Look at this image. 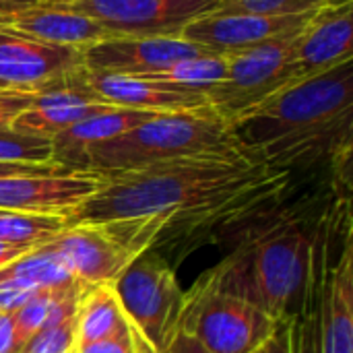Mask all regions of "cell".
I'll return each mask as SVG.
<instances>
[{
    "label": "cell",
    "instance_id": "6da1fadb",
    "mask_svg": "<svg viewBox=\"0 0 353 353\" xmlns=\"http://www.w3.org/2000/svg\"><path fill=\"white\" fill-rule=\"evenodd\" d=\"M347 205V199H335L321 207L314 194L290 205L283 199L234 232L232 252L207 275L281 325L300 310Z\"/></svg>",
    "mask_w": 353,
    "mask_h": 353
},
{
    "label": "cell",
    "instance_id": "7a4b0ae2",
    "mask_svg": "<svg viewBox=\"0 0 353 353\" xmlns=\"http://www.w3.org/2000/svg\"><path fill=\"white\" fill-rule=\"evenodd\" d=\"M232 128L254 163L290 174L329 163L333 188L350 192L353 60L283 87Z\"/></svg>",
    "mask_w": 353,
    "mask_h": 353
},
{
    "label": "cell",
    "instance_id": "3957f363",
    "mask_svg": "<svg viewBox=\"0 0 353 353\" xmlns=\"http://www.w3.org/2000/svg\"><path fill=\"white\" fill-rule=\"evenodd\" d=\"M267 168L244 155H209L126 172H97L101 186L64 215V221L66 225H83L159 213L178 215L252 180Z\"/></svg>",
    "mask_w": 353,
    "mask_h": 353
},
{
    "label": "cell",
    "instance_id": "277c9868",
    "mask_svg": "<svg viewBox=\"0 0 353 353\" xmlns=\"http://www.w3.org/2000/svg\"><path fill=\"white\" fill-rule=\"evenodd\" d=\"M209 155L248 157L232 124L211 105H205L155 114L132 130L93 147L87 155V172H126L161 161Z\"/></svg>",
    "mask_w": 353,
    "mask_h": 353
},
{
    "label": "cell",
    "instance_id": "5b68a950",
    "mask_svg": "<svg viewBox=\"0 0 353 353\" xmlns=\"http://www.w3.org/2000/svg\"><path fill=\"white\" fill-rule=\"evenodd\" d=\"M279 323L246 298L217 285L203 273L184 292L178 331L194 337L209 353H256L277 333Z\"/></svg>",
    "mask_w": 353,
    "mask_h": 353
},
{
    "label": "cell",
    "instance_id": "8992f818",
    "mask_svg": "<svg viewBox=\"0 0 353 353\" xmlns=\"http://www.w3.org/2000/svg\"><path fill=\"white\" fill-rule=\"evenodd\" d=\"M302 27L228 56V74L221 83L205 91L207 103L223 120L234 124L283 87L302 81L296 66Z\"/></svg>",
    "mask_w": 353,
    "mask_h": 353
},
{
    "label": "cell",
    "instance_id": "52a82bcc",
    "mask_svg": "<svg viewBox=\"0 0 353 353\" xmlns=\"http://www.w3.org/2000/svg\"><path fill=\"white\" fill-rule=\"evenodd\" d=\"M112 288L130 325L155 352H165L184 308V290L174 265L157 250H147L114 279Z\"/></svg>",
    "mask_w": 353,
    "mask_h": 353
},
{
    "label": "cell",
    "instance_id": "ba28073f",
    "mask_svg": "<svg viewBox=\"0 0 353 353\" xmlns=\"http://www.w3.org/2000/svg\"><path fill=\"white\" fill-rule=\"evenodd\" d=\"M219 0H60L112 35L182 37L186 25L213 12Z\"/></svg>",
    "mask_w": 353,
    "mask_h": 353
},
{
    "label": "cell",
    "instance_id": "9c48e42d",
    "mask_svg": "<svg viewBox=\"0 0 353 353\" xmlns=\"http://www.w3.org/2000/svg\"><path fill=\"white\" fill-rule=\"evenodd\" d=\"M83 68V50L46 43L0 25V91L39 93L68 83Z\"/></svg>",
    "mask_w": 353,
    "mask_h": 353
},
{
    "label": "cell",
    "instance_id": "30bf717a",
    "mask_svg": "<svg viewBox=\"0 0 353 353\" xmlns=\"http://www.w3.org/2000/svg\"><path fill=\"white\" fill-rule=\"evenodd\" d=\"M101 186L97 172L58 170L0 178V211L31 215H68Z\"/></svg>",
    "mask_w": 353,
    "mask_h": 353
},
{
    "label": "cell",
    "instance_id": "8fae6325",
    "mask_svg": "<svg viewBox=\"0 0 353 353\" xmlns=\"http://www.w3.org/2000/svg\"><path fill=\"white\" fill-rule=\"evenodd\" d=\"M209 54L184 37H130L112 35L83 48V66L89 72L149 74L178 60Z\"/></svg>",
    "mask_w": 353,
    "mask_h": 353
},
{
    "label": "cell",
    "instance_id": "7c38bea8",
    "mask_svg": "<svg viewBox=\"0 0 353 353\" xmlns=\"http://www.w3.org/2000/svg\"><path fill=\"white\" fill-rule=\"evenodd\" d=\"M321 8V6H319ZM314 10L300 14H244V12H207L194 19L182 31V37L201 46L209 54L234 56L267 39L300 29Z\"/></svg>",
    "mask_w": 353,
    "mask_h": 353
},
{
    "label": "cell",
    "instance_id": "4fadbf2b",
    "mask_svg": "<svg viewBox=\"0 0 353 353\" xmlns=\"http://www.w3.org/2000/svg\"><path fill=\"white\" fill-rule=\"evenodd\" d=\"M43 244L64 259L77 281L89 288L114 283V279L137 259L112 236L105 223L68 225Z\"/></svg>",
    "mask_w": 353,
    "mask_h": 353
},
{
    "label": "cell",
    "instance_id": "5bb4252c",
    "mask_svg": "<svg viewBox=\"0 0 353 353\" xmlns=\"http://www.w3.org/2000/svg\"><path fill=\"white\" fill-rule=\"evenodd\" d=\"M352 0H329L316 8L300 31L296 66L300 79L321 74L353 60Z\"/></svg>",
    "mask_w": 353,
    "mask_h": 353
},
{
    "label": "cell",
    "instance_id": "9a60e30c",
    "mask_svg": "<svg viewBox=\"0 0 353 353\" xmlns=\"http://www.w3.org/2000/svg\"><path fill=\"white\" fill-rule=\"evenodd\" d=\"M83 83L99 101L116 108L170 114V112H186V110H199L209 105L203 91L170 87L134 74L83 70Z\"/></svg>",
    "mask_w": 353,
    "mask_h": 353
},
{
    "label": "cell",
    "instance_id": "2e32d148",
    "mask_svg": "<svg viewBox=\"0 0 353 353\" xmlns=\"http://www.w3.org/2000/svg\"><path fill=\"white\" fill-rule=\"evenodd\" d=\"M85 70V68H83ZM83 70L64 85L35 93L29 110H25L10 126L14 132L54 139L66 128L114 110L116 105L99 101L83 83Z\"/></svg>",
    "mask_w": 353,
    "mask_h": 353
},
{
    "label": "cell",
    "instance_id": "e0dca14e",
    "mask_svg": "<svg viewBox=\"0 0 353 353\" xmlns=\"http://www.w3.org/2000/svg\"><path fill=\"white\" fill-rule=\"evenodd\" d=\"M335 263L329 261L321 292L319 353H353V244L343 236Z\"/></svg>",
    "mask_w": 353,
    "mask_h": 353
},
{
    "label": "cell",
    "instance_id": "ac0fdd59",
    "mask_svg": "<svg viewBox=\"0 0 353 353\" xmlns=\"http://www.w3.org/2000/svg\"><path fill=\"white\" fill-rule=\"evenodd\" d=\"M2 25L12 27L39 41L68 48H87L110 37V33L91 17L60 4V0H41L10 14Z\"/></svg>",
    "mask_w": 353,
    "mask_h": 353
},
{
    "label": "cell",
    "instance_id": "d6986e66",
    "mask_svg": "<svg viewBox=\"0 0 353 353\" xmlns=\"http://www.w3.org/2000/svg\"><path fill=\"white\" fill-rule=\"evenodd\" d=\"M153 116L155 112L128 108H114L91 116L52 139V161L70 172H87V155L93 147L132 130Z\"/></svg>",
    "mask_w": 353,
    "mask_h": 353
},
{
    "label": "cell",
    "instance_id": "ffe728a7",
    "mask_svg": "<svg viewBox=\"0 0 353 353\" xmlns=\"http://www.w3.org/2000/svg\"><path fill=\"white\" fill-rule=\"evenodd\" d=\"M130 329L122 304L112 288V283L93 285L81 300L77 312V345H87L103 341L122 331Z\"/></svg>",
    "mask_w": 353,
    "mask_h": 353
},
{
    "label": "cell",
    "instance_id": "44dd1931",
    "mask_svg": "<svg viewBox=\"0 0 353 353\" xmlns=\"http://www.w3.org/2000/svg\"><path fill=\"white\" fill-rule=\"evenodd\" d=\"M0 279H21L37 285L39 290H60L81 283L74 279L64 259L48 244H41L21 259L4 265L0 269Z\"/></svg>",
    "mask_w": 353,
    "mask_h": 353
},
{
    "label": "cell",
    "instance_id": "7402d4cb",
    "mask_svg": "<svg viewBox=\"0 0 353 353\" xmlns=\"http://www.w3.org/2000/svg\"><path fill=\"white\" fill-rule=\"evenodd\" d=\"M228 74V56L219 54H201L194 58H184L178 60L161 70L141 74L143 79L170 85V87H180V89H190V91H209L217 83H221Z\"/></svg>",
    "mask_w": 353,
    "mask_h": 353
},
{
    "label": "cell",
    "instance_id": "603a6c76",
    "mask_svg": "<svg viewBox=\"0 0 353 353\" xmlns=\"http://www.w3.org/2000/svg\"><path fill=\"white\" fill-rule=\"evenodd\" d=\"M66 221L60 215H31L0 211V242L37 248L43 242L66 230Z\"/></svg>",
    "mask_w": 353,
    "mask_h": 353
},
{
    "label": "cell",
    "instance_id": "cb8c5ba5",
    "mask_svg": "<svg viewBox=\"0 0 353 353\" xmlns=\"http://www.w3.org/2000/svg\"><path fill=\"white\" fill-rule=\"evenodd\" d=\"M0 163H54L52 141L10 128L0 130Z\"/></svg>",
    "mask_w": 353,
    "mask_h": 353
},
{
    "label": "cell",
    "instance_id": "d4e9b609",
    "mask_svg": "<svg viewBox=\"0 0 353 353\" xmlns=\"http://www.w3.org/2000/svg\"><path fill=\"white\" fill-rule=\"evenodd\" d=\"M329 0H219L217 12H244V14H300L316 10Z\"/></svg>",
    "mask_w": 353,
    "mask_h": 353
},
{
    "label": "cell",
    "instance_id": "484cf974",
    "mask_svg": "<svg viewBox=\"0 0 353 353\" xmlns=\"http://www.w3.org/2000/svg\"><path fill=\"white\" fill-rule=\"evenodd\" d=\"M77 343V314L41 329L23 353H72Z\"/></svg>",
    "mask_w": 353,
    "mask_h": 353
},
{
    "label": "cell",
    "instance_id": "4316f807",
    "mask_svg": "<svg viewBox=\"0 0 353 353\" xmlns=\"http://www.w3.org/2000/svg\"><path fill=\"white\" fill-rule=\"evenodd\" d=\"M72 353H157L147 339L130 325L128 331H122L114 337H108L103 341L77 345Z\"/></svg>",
    "mask_w": 353,
    "mask_h": 353
},
{
    "label": "cell",
    "instance_id": "83f0119b",
    "mask_svg": "<svg viewBox=\"0 0 353 353\" xmlns=\"http://www.w3.org/2000/svg\"><path fill=\"white\" fill-rule=\"evenodd\" d=\"M41 290L21 279H0V312H17Z\"/></svg>",
    "mask_w": 353,
    "mask_h": 353
},
{
    "label": "cell",
    "instance_id": "f1b7e54d",
    "mask_svg": "<svg viewBox=\"0 0 353 353\" xmlns=\"http://www.w3.org/2000/svg\"><path fill=\"white\" fill-rule=\"evenodd\" d=\"M35 99V93H27V91H12V89H4L0 91V130H8L12 126V122L31 108Z\"/></svg>",
    "mask_w": 353,
    "mask_h": 353
},
{
    "label": "cell",
    "instance_id": "f546056e",
    "mask_svg": "<svg viewBox=\"0 0 353 353\" xmlns=\"http://www.w3.org/2000/svg\"><path fill=\"white\" fill-rule=\"evenodd\" d=\"M64 170L56 163H0V178L6 176H27V174H52Z\"/></svg>",
    "mask_w": 353,
    "mask_h": 353
},
{
    "label": "cell",
    "instance_id": "4dcf8cb0",
    "mask_svg": "<svg viewBox=\"0 0 353 353\" xmlns=\"http://www.w3.org/2000/svg\"><path fill=\"white\" fill-rule=\"evenodd\" d=\"M263 353H296L294 350V337H292V327L290 321L281 323L277 333L271 337V341L263 347Z\"/></svg>",
    "mask_w": 353,
    "mask_h": 353
},
{
    "label": "cell",
    "instance_id": "1f68e13d",
    "mask_svg": "<svg viewBox=\"0 0 353 353\" xmlns=\"http://www.w3.org/2000/svg\"><path fill=\"white\" fill-rule=\"evenodd\" d=\"M0 353H19L14 339V321L10 312H0Z\"/></svg>",
    "mask_w": 353,
    "mask_h": 353
},
{
    "label": "cell",
    "instance_id": "d6a6232c",
    "mask_svg": "<svg viewBox=\"0 0 353 353\" xmlns=\"http://www.w3.org/2000/svg\"><path fill=\"white\" fill-rule=\"evenodd\" d=\"M163 353H209L194 337H190L184 331H176L174 339L170 341V345L165 347Z\"/></svg>",
    "mask_w": 353,
    "mask_h": 353
},
{
    "label": "cell",
    "instance_id": "836d02e7",
    "mask_svg": "<svg viewBox=\"0 0 353 353\" xmlns=\"http://www.w3.org/2000/svg\"><path fill=\"white\" fill-rule=\"evenodd\" d=\"M29 250L33 248H27V246H14V244H6V242H0V269L17 259H21L23 254H27Z\"/></svg>",
    "mask_w": 353,
    "mask_h": 353
},
{
    "label": "cell",
    "instance_id": "e575fe53",
    "mask_svg": "<svg viewBox=\"0 0 353 353\" xmlns=\"http://www.w3.org/2000/svg\"><path fill=\"white\" fill-rule=\"evenodd\" d=\"M35 2H41V0H0V25L14 12L23 10V8H29L31 4Z\"/></svg>",
    "mask_w": 353,
    "mask_h": 353
},
{
    "label": "cell",
    "instance_id": "d590c367",
    "mask_svg": "<svg viewBox=\"0 0 353 353\" xmlns=\"http://www.w3.org/2000/svg\"><path fill=\"white\" fill-rule=\"evenodd\" d=\"M256 353H263V350H261V352H256Z\"/></svg>",
    "mask_w": 353,
    "mask_h": 353
}]
</instances>
